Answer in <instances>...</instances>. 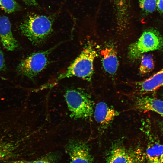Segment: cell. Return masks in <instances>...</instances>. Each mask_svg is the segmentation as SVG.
<instances>
[{
  "label": "cell",
  "mask_w": 163,
  "mask_h": 163,
  "mask_svg": "<svg viewBox=\"0 0 163 163\" xmlns=\"http://www.w3.org/2000/svg\"><path fill=\"white\" fill-rule=\"evenodd\" d=\"M98 55L95 44L88 41L82 51L63 72L60 74L53 84L52 87L60 80L67 78L76 77L90 81L94 73V63Z\"/></svg>",
  "instance_id": "1"
},
{
  "label": "cell",
  "mask_w": 163,
  "mask_h": 163,
  "mask_svg": "<svg viewBox=\"0 0 163 163\" xmlns=\"http://www.w3.org/2000/svg\"><path fill=\"white\" fill-rule=\"evenodd\" d=\"M54 18L52 16L32 14L21 23V33L35 45L42 44L52 32Z\"/></svg>",
  "instance_id": "2"
},
{
  "label": "cell",
  "mask_w": 163,
  "mask_h": 163,
  "mask_svg": "<svg viewBox=\"0 0 163 163\" xmlns=\"http://www.w3.org/2000/svg\"><path fill=\"white\" fill-rule=\"evenodd\" d=\"M64 97L72 118L85 119L92 117L94 104L88 93L78 88L69 89L66 91Z\"/></svg>",
  "instance_id": "3"
},
{
  "label": "cell",
  "mask_w": 163,
  "mask_h": 163,
  "mask_svg": "<svg viewBox=\"0 0 163 163\" xmlns=\"http://www.w3.org/2000/svg\"><path fill=\"white\" fill-rule=\"evenodd\" d=\"M163 48V38L159 32L150 29L144 32L136 42L129 46L128 56L134 61L141 57L144 53Z\"/></svg>",
  "instance_id": "4"
},
{
  "label": "cell",
  "mask_w": 163,
  "mask_h": 163,
  "mask_svg": "<svg viewBox=\"0 0 163 163\" xmlns=\"http://www.w3.org/2000/svg\"><path fill=\"white\" fill-rule=\"evenodd\" d=\"M54 48L36 53L22 60L17 68L20 74L32 79L46 66L48 55Z\"/></svg>",
  "instance_id": "5"
},
{
  "label": "cell",
  "mask_w": 163,
  "mask_h": 163,
  "mask_svg": "<svg viewBox=\"0 0 163 163\" xmlns=\"http://www.w3.org/2000/svg\"><path fill=\"white\" fill-rule=\"evenodd\" d=\"M126 96L132 102L131 109L143 112L153 111L163 117V100L145 95L128 94Z\"/></svg>",
  "instance_id": "6"
},
{
  "label": "cell",
  "mask_w": 163,
  "mask_h": 163,
  "mask_svg": "<svg viewBox=\"0 0 163 163\" xmlns=\"http://www.w3.org/2000/svg\"><path fill=\"white\" fill-rule=\"evenodd\" d=\"M65 150L69 156L70 163H93V158L87 144L79 140H71Z\"/></svg>",
  "instance_id": "7"
},
{
  "label": "cell",
  "mask_w": 163,
  "mask_h": 163,
  "mask_svg": "<svg viewBox=\"0 0 163 163\" xmlns=\"http://www.w3.org/2000/svg\"><path fill=\"white\" fill-rule=\"evenodd\" d=\"M128 83L133 88L132 92L129 94L145 95L154 92L163 86V68L145 79Z\"/></svg>",
  "instance_id": "8"
},
{
  "label": "cell",
  "mask_w": 163,
  "mask_h": 163,
  "mask_svg": "<svg viewBox=\"0 0 163 163\" xmlns=\"http://www.w3.org/2000/svg\"><path fill=\"white\" fill-rule=\"evenodd\" d=\"M120 112L104 102H100L94 110L95 120L98 125L99 130L103 133L118 116Z\"/></svg>",
  "instance_id": "9"
},
{
  "label": "cell",
  "mask_w": 163,
  "mask_h": 163,
  "mask_svg": "<svg viewBox=\"0 0 163 163\" xmlns=\"http://www.w3.org/2000/svg\"><path fill=\"white\" fill-rule=\"evenodd\" d=\"M144 130L148 139L146 152V160L149 163H163V144L147 127Z\"/></svg>",
  "instance_id": "10"
},
{
  "label": "cell",
  "mask_w": 163,
  "mask_h": 163,
  "mask_svg": "<svg viewBox=\"0 0 163 163\" xmlns=\"http://www.w3.org/2000/svg\"><path fill=\"white\" fill-rule=\"evenodd\" d=\"M0 38L2 45L7 50L13 51L18 48V43L13 35L10 21L5 16L0 17Z\"/></svg>",
  "instance_id": "11"
},
{
  "label": "cell",
  "mask_w": 163,
  "mask_h": 163,
  "mask_svg": "<svg viewBox=\"0 0 163 163\" xmlns=\"http://www.w3.org/2000/svg\"><path fill=\"white\" fill-rule=\"evenodd\" d=\"M101 53L104 69L109 74L114 75L119 66L117 54L114 46L112 44L108 45Z\"/></svg>",
  "instance_id": "12"
},
{
  "label": "cell",
  "mask_w": 163,
  "mask_h": 163,
  "mask_svg": "<svg viewBox=\"0 0 163 163\" xmlns=\"http://www.w3.org/2000/svg\"><path fill=\"white\" fill-rule=\"evenodd\" d=\"M118 28L123 31L128 22V12L127 0H114Z\"/></svg>",
  "instance_id": "13"
},
{
  "label": "cell",
  "mask_w": 163,
  "mask_h": 163,
  "mask_svg": "<svg viewBox=\"0 0 163 163\" xmlns=\"http://www.w3.org/2000/svg\"><path fill=\"white\" fill-rule=\"evenodd\" d=\"M127 158V150L122 143L117 142L112 146L107 163H126Z\"/></svg>",
  "instance_id": "14"
},
{
  "label": "cell",
  "mask_w": 163,
  "mask_h": 163,
  "mask_svg": "<svg viewBox=\"0 0 163 163\" xmlns=\"http://www.w3.org/2000/svg\"><path fill=\"white\" fill-rule=\"evenodd\" d=\"M128 158L126 163H145V153L139 147L127 150Z\"/></svg>",
  "instance_id": "15"
},
{
  "label": "cell",
  "mask_w": 163,
  "mask_h": 163,
  "mask_svg": "<svg viewBox=\"0 0 163 163\" xmlns=\"http://www.w3.org/2000/svg\"><path fill=\"white\" fill-rule=\"evenodd\" d=\"M141 57L139 68L140 72L142 74L150 72L154 67V63L152 57L150 55L144 54Z\"/></svg>",
  "instance_id": "16"
},
{
  "label": "cell",
  "mask_w": 163,
  "mask_h": 163,
  "mask_svg": "<svg viewBox=\"0 0 163 163\" xmlns=\"http://www.w3.org/2000/svg\"><path fill=\"white\" fill-rule=\"evenodd\" d=\"M20 7V5L14 0H0V8L8 13L18 11Z\"/></svg>",
  "instance_id": "17"
},
{
  "label": "cell",
  "mask_w": 163,
  "mask_h": 163,
  "mask_svg": "<svg viewBox=\"0 0 163 163\" xmlns=\"http://www.w3.org/2000/svg\"><path fill=\"white\" fill-rule=\"evenodd\" d=\"M157 0H139L140 8L145 13L149 14L154 12L157 8Z\"/></svg>",
  "instance_id": "18"
},
{
  "label": "cell",
  "mask_w": 163,
  "mask_h": 163,
  "mask_svg": "<svg viewBox=\"0 0 163 163\" xmlns=\"http://www.w3.org/2000/svg\"><path fill=\"white\" fill-rule=\"evenodd\" d=\"M33 161L34 163H58L57 155L53 154L47 155Z\"/></svg>",
  "instance_id": "19"
},
{
  "label": "cell",
  "mask_w": 163,
  "mask_h": 163,
  "mask_svg": "<svg viewBox=\"0 0 163 163\" xmlns=\"http://www.w3.org/2000/svg\"><path fill=\"white\" fill-rule=\"evenodd\" d=\"M5 67V63L4 55L0 46V70H3Z\"/></svg>",
  "instance_id": "20"
},
{
  "label": "cell",
  "mask_w": 163,
  "mask_h": 163,
  "mask_svg": "<svg viewBox=\"0 0 163 163\" xmlns=\"http://www.w3.org/2000/svg\"><path fill=\"white\" fill-rule=\"evenodd\" d=\"M156 8L159 12L163 13V0H157Z\"/></svg>",
  "instance_id": "21"
},
{
  "label": "cell",
  "mask_w": 163,
  "mask_h": 163,
  "mask_svg": "<svg viewBox=\"0 0 163 163\" xmlns=\"http://www.w3.org/2000/svg\"><path fill=\"white\" fill-rule=\"evenodd\" d=\"M25 3L29 6H37L38 5L36 0H22Z\"/></svg>",
  "instance_id": "22"
},
{
  "label": "cell",
  "mask_w": 163,
  "mask_h": 163,
  "mask_svg": "<svg viewBox=\"0 0 163 163\" xmlns=\"http://www.w3.org/2000/svg\"><path fill=\"white\" fill-rule=\"evenodd\" d=\"M12 163H34V161L24 160H18L13 161Z\"/></svg>",
  "instance_id": "23"
},
{
  "label": "cell",
  "mask_w": 163,
  "mask_h": 163,
  "mask_svg": "<svg viewBox=\"0 0 163 163\" xmlns=\"http://www.w3.org/2000/svg\"><path fill=\"white\" fill-rule=\"evenodd\" d=\"M162 130L163 131V126H162Z\"/></svg>",
  "instance_id": "24"
},
{
  "label": "cell",
  "mask_w": 163,
  "mask_h": 163,
  "mask_svg": "<svg viewBox=\"0 0 163 163\" xmlns=\"http://www.w3.org/2000/svg\"></svg>",
  "instance_id": "25"
}]
</instances>
